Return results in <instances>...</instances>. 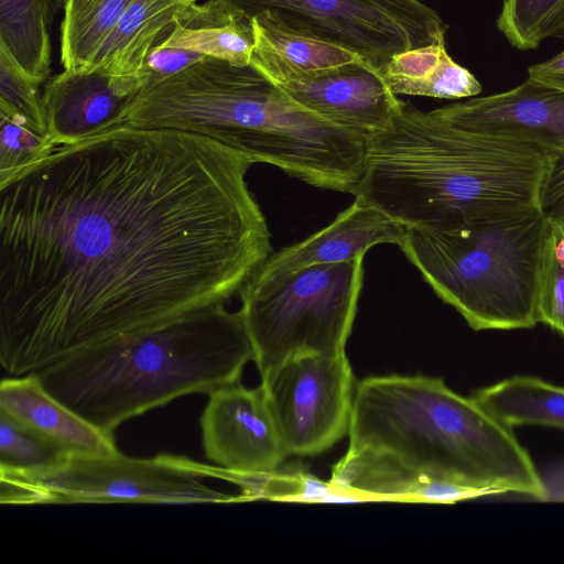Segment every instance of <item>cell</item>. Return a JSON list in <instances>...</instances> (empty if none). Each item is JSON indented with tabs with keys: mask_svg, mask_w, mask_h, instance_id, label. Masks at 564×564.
<instances>
[{
	"mask_svg": "<svg viewBox=\"0 0 564 564\" xmlns=\"http://www.w3.org/2000/svg\"><path fill=\"white\" fill-rule=\"evenodd\" d=\"M131 0H67L59 30L64 70L91 72L96 57Z\"/></svg>",
	"mask_w": 564,
	"mask_h": 564,
	"instance_id": "7402d4cb",
	"label": "cell"
},
{
	"mask_svg": "<svg viewBox=\"0 0 564 564\" xmlns=\"http://www.w3.org/2000/svg\"><path fill=\"white\" fill-rule=\"evenodd\" d=\"M204 57L205 55L183 48L153 47L140 73L141 89L182 72Z\"/></svg>",
	"mask_w": 564,
	"mask_h": 564,
	"instance_id": "f1b7e54d",
	"label": "cell"
},
{
	"mask_svg": "<svg viewBox=\"0 0 564 564\" xmlns=\"http://www.w3.org/2000/svg\"><path fill=\"white\" fill-rule=\"evenodd\" d=\"M349 444L329 486L368 500L455 503V484L543 501L532 458L511 427L441 378L373 376L354 394Z\"/></svg>",
	"mask_w": 564,
	"mask_h": 564,
	"instance_id": "7a4b0ae2",
	"label": "cell"
},
{
	"mask_svg": "<svg viewBox=\"0 0 564 564\" xmlns=\"http://www.w3.org/2000/svg\"><path fill=\"white\" fill-rule=\"evenodd\" d=\"M173 129L230 147L312 186L354 195L366 139L301 107L251 65L203 59L130 97L117 127Z\"/></svg>",
	"mask_w": 564,
	"mask_h": 564,
	"instance_id": "277c9868",
	"label": "cell"
},
{
	"mask_svg": "<svg viewBox=\"0 0 564 564\" xmlns=\"http://www.w3.org/2000/svg\"><path fill=\"white\" fill-rule=\"evenodd\" d=\"M497 26L519 50L536 48L549 37L564 39V0H505Z\"/></svg>",
	"mask_w": 564,
	"mask_h": 564,
	"instance_id": "cb8c5ba5",
	"label": "cell"
},
{
	"mask_svg": "<svg viewBox=\"0 0 564 564\" xmlns=\"http://www.w3.org/2000/svg\"><path fill=\"white\" fill-rule=\"evenodd\" d=\"M544 74H564V52L546 62L529 67V76Z\"/></svg>",
	"mask_w": 564,
	"mask_h": 564,
	"instance_id": "1f68e13d",
	"label": "cell"
},
{
	"mask_svg": "<svg viewBox=\"0 0 564 564\" xmlns=\"http://www.w3.org/2000/svg\"><path fill=\"white\" fill-rule=\"evenodd\" d=\"M530 78L564 90V74H544L529 76Z\"/></svg>",
	"mask_w": 564,
	"mask_h": 564,
	"instance_id": "d6a6232c",
	"label": "cell"
},
{
	"mask_svg": "<svg viewBox=\"0 0 564 564\" xmlns=\"http://www.w3.org/2000/svg\"><path fill=\"white\" fill-rule=\"evenodd\" d=\"M128 100L97 70H63L45 82L42 93L47 130L56 145H72L112 129Z\"/></svg>",
	"mask_w": 564,
	"mask_h": 564,
	"instance_id": "9a60e30c",
	"label": "cell"
},
{
	"mask_svg": "<svg viewBox=\"0 0 564 564\" xmlns=\"http://www.w3.org/2000/svg\"><path fill=\"white\" fill-rule=\"evenodd\" d=\"M197 0H131L102 44L91 68L109 77L129 98L141 89L140 73L151 50L169 34L174 19Z\"/></svg>",
	"mask_w": 564,
	"mask_h": 564,
	"instance_id": "2e32d148",
	"label": "cell"
},
{
	"mask_svg": "<svg viewBox=\"0 0 564 564\" xmlns=\"http://www.w3.org/2000/svg\"><path fill=\"white\" fill-rule=\"evenodd\" d=\"M40 85L0 47V111L20 116L32 127L48 133Z\"/></svg>",
	"mask_w": 564,
	"mask_h": 564,
	"instance_id": "83f0119b",
	"label": "cell"
},
{
	"mask_svg": "<svg viewBox=\"0 0 564 564\" xmlns=\"http://www.w3.org/2000/svg\"><path fill=\"white\" fill-rule=\"evenodd\" d=\"M539 209L546 218L564 221V149L551 161L541 187Z\"/></svg>",
	"mask_w": 564,
	"mask_h": 564,
	"instance_id": "f546056e",
	"label": "cell"
},
{
	"mask_svg": "<svg viewBox=\"0 0 564 564\" xmlns=\"http://www.w3.org/2000/svg\"><path fill=\"white\" fill-rule=\"evenodd\" d=\"M254 162L215 139L122 126L0 186V364L37 373L239 292L272 253Z\"/></svg>",
	"mask_w": 564,
	"mask_h": 564,
	"instance_id": "6da1fadb",
	"label": "cell"
},
{
	"mask_svg": "<svg viewBox=\"0 0 564 564\" xmlns=\"http://www.w3.org/2000/svg\"><path fill=\"white\" fill-rule=\"evenodd\" d=\"M289 455H317L350 424L354 377L346 354L293 357L261 379Z\"/></svg>",
	"mask_w": 564,
	"mask_h": 564,
	"instance_id": "30bf717a",
	"label": "cell"
},
{
	"mask_svg": "<svg viewBox=\"0 0 564 564\" xmlns=\"http://www.w3.org/2000/svg\"><path fill=\"white\" fill-rule=\"evenodd\" d=\"M366 142L354 196L417 229L538 210L556 153L533 141L454 126L404 100L388 127Z\"/></svg>",
	"mask_w": 564,
	"mask_h": 564,
	"instance_id": "3957f363",
	"label": "cell"
},
{
	"mask_svg": "<svg viewBox=\"0 0 564 564\" xmlns=\"http://www.w3.org/2000/svg\"><path fill=\"white\" fill-rule=\"evenodd\" d=\"M251 22L256 42L290 66L306 73H322L364 59L346 47L285 26L272 13L262 12Z\"/></svg>",
	"mask_w": 564,
	"mask_h": 564,
	"instance_id": "603a6c76",
	"label": "cell"
},
{
	"mask_svg": "<svg viewBox=\"0 0 564 564\" xmlns=\"http://www.w3.org/2000/svg\"><path fill=\"white\" fill-rule=\"evenodd\" d=\"M408 227L355 197L335 219L302 241L272 252L249 279L273 281L308 267L349 262L377 245L401 246Z\"/></svg>",
	"mask_w": 564,
	"mask_h": 564,
	"instance_id": "5bb4252c",
	"label": "cell"
},
{
	"mask_svg": "<svg viewBox=\"0 0 564 564\" xmlns=\"http://www.w3.org/2000/svg\"><path fill=\"white\" fill-rule=\"evenodd\" d=\"M378 70L397 96L460 99L477 96L482 90L477 78L448 55L445 37L399 52Z\"/></svg>",
	"mask_w": 564,
	"mask_h": 564,
	"instance_id": "d6986e66",
	"label": "cell"
},
{
	"mask_svg": "<svg viewBox=\"0 0 564 564\" xmlns=\"http://www.w3.org/2000/svg\"><path fill=\"white\" fill-rule=\"evenodd\" d=\"M366 254L308 267L264 282H247L239 311L261 379L302 355L345 352L357 314Z\"/></svg>",
	"mask_w": 564,
	"mask_h": 564,
	"instance_id": "ba28073f",
	"label": "cell"
},
{
	"mask_svg": "<svg viewBox=\"0 0 564 564\" xmlns=\"http://www.w3.org/2000/svg\"><path fill=\"white\" fill-rule=\"evenodd\" d=\"M248 19L272 13L303 34L346 47L379 68L392 55L445 37L448 25L419 0H214Z\"/></svg>",
	"mask_w": 564,
	"mask_h": 564,
	"instance_id": "9c48e42d",
	"label": "cell"
},
{
	"mask_svg": "<svg viewBox=\"0 0 564 564\" xmlns=\"http://www.w3.org/2000/svg\"><path fill=\"white\" fill-rule=\"evenodd\" d=\"M0 122L1 186L47 158L56 144L20 116L0 111Z\"/></svg>",
	"mask_w": 564,
	"mask_h": 564,
	"instance_id": "4316f807",
	"label": "cell"
},
{
	"mask_svg": "<svg viewBox=\"0 0 564 564\" xmlns=\"http://www.w3.org/2000/svg\"><path fill=\"white\" fill-rule=\"evenodd\" d=\"M231 482L249 496L253 479L217 465L159 454L129 457L70 454L42 473L0 470L2 505L53 503H230L249 500L218 490L212 481Z\"/></svg>",
	"mask_w": 564,
	"mask_h": 564,
	"instance_id": "52a82bcc",
	"label": "cell"
},
{
	"mask_svg": "<svg viewBox=\"0 0 564 564\" xmlns=\"http://www.w3.org/2000/svg\"><path fill=\"white\" fill-rule=\"evenodd\" d=\"M471 397L508 427L543 425L564 430V387L538 377L513 376Z\"/></svg>",
	"mask_w": 564,
	"mask_h": 564,
	"instance_id": "44dd1931",
	"label": "cell"
},
{
	"mask_svg": "<svg viewBox=\"0 0 564 564\" xmlns=\"http://www.w3.org/2000/svg\"><path fill=\"white\" fill-rule=\"evenodd\" d=\"M253 348L239 312L224 303L77 352L37 372L44 388L97 429L180 397L239 381Z\"/></svg>",
	"mask_w": 564,
	"mask_h": 564,
	"instance_id": "5b68a950",
	"label": "cell"
},
{
	"mask_svg": "<svg viewBox=\"0 0 564 564\" xmlns=\"http://www.w3.org/2000/svg\"><path fill=\"white\" fill-rule=\"evenodd\" d=\"M536 310L538 322L547 325L564 337V221L546 217L541 248Z\"/></svg>",
	"mask_w": 564,
	"mask_h": 564,
	"instance_id": "d4e9b609",
	"label": "cell"
},
{
	"mask_svg": "<svg viewBox=\"0 0 564 564\" xmlns=\"http://www.w3.org/2000/svg\"><path fill=\"white\" fill-rule=\"evenodd\" d=\"M0 411L68 454L107 456L119 452L112 434L97 429L53 397L37 373L2 379Z\"/></svg>",
	"mask_w": 564,
	"mask_h": 564,
	"instance_id": "e0dca14e",
	"label": "cell"
},
{
	"mask_svg": "<svg viewBox=\"0 0 564 564\" xmlns=\"http://www.w3.org/2000/svg\"><path fill=\"white\" fill-rule=\"evenodd\" d=\"M67 0H0V47L43 84L51 72V28Z\"/></svg>",
	"mask_w": 564,
	"mask_h": 564,
	"instance_id": "ffe728a7",
	"label": "cell"
},
{
	"mask_svg": "<svg viewBox=\"0 0 564 564\" xmlns=\"http://www.w3.org/2000/svg\"><path fill=\"white\" fill-rule=\"evenodd\" d=\"M67 452L0 411V470L42 473L62 464Z\"/></svg>",
	"mask_w": 564,
	"mask_h": 564,
	"instance_id": "484cf974",
	"label": "cell"
},
{
	"mask_svg": "<svg viewBox=\"0 0 564 564\" xmlns=\"http://www.w3.org/2000/svg\"><path fill=\"white\" fill-rule=\"evenodd\" d=\"M199 421L206 457L246 478L272 475L289 456L262 384L213 391Z\"/></svg>",
	"mask_w": 564,
	"mask_h": 564,
	"instance_id": "7c38bea8",
	"label": "cell"
},
{
	"mask_svg": "<svg viewBox=\"0 0 564 564\" xmlns=\"http://www.w3.org/2000/svg\"><path fill=\"white\" fill-rule=\"evenodd\" d=\"M544 224L538 209L441 229L408 228L400 248L473 329L531 328L539 323Z\"/></svg>",
	"mask_w": 564,
	"mask_h": 564,
	"instance_id": "8992f818",
	"label": "cell"
},
{
	"mask_svg": "<svg viewBox=\"0 0 564 564\" xmlns=\"http://www.w3.org/2000/svg\"><path fill=\"white\" fill-rule=\"evenodd\" d=\"M545 500H564V464L554 466L543 475L540 474Z\"/></svg>",
	"mask_w": 564,
	"mask_h": 564,
	"instance_id": "4dcf8cb0",
	"label": "cell"
},
{
	"mask_svg": "<svg viewBox=\"0 0 564 564\" xmlns=\"http://www.w3.org/2000/svg\"><path fill=\"white\" fill-rule=\"evenodd\" d=\"M431 112L454 126L564 149V90L528 78L505 93L470 98Z\"/></svg>",
	"mask_w": 564,
	"mask_h": 564,
	"instance_id": "4fadbf2b",
	"label": "cell"
},
{
	"mask_svg": "<svg viewBox=\"0 0 564 564\" xmlns=\"http://www.w3.org/2000/svg\"><path fill=\"white\" fill-rule=\"evenodd\" d=\"M250 65L301 107L366 140L388 127L402 102L364 59L306 73L256 42Z\"/></svg>",
	"mask_w": 564,
	"mask_h": 564,
	"instance_id": "8fae6325",
	"label": "cell"
},
{
	"mask_svg": "<svg viewBox=\"0 0 564 564\" xmlns=\"http://www.w3.org/2000/svg\"><path fill=\"white\" fill-rule=\"evenodd\" d=\"M154 47L183 48L228 62L250 65L256 35L250 19L217 2L195 3L177 15L169 34Z\"/></svg>",
	"mask_w": 564,
	"mask_h": 564,
	"instance_id": "ac0fdd59",
	"label": "cell"
}]
</instances>
